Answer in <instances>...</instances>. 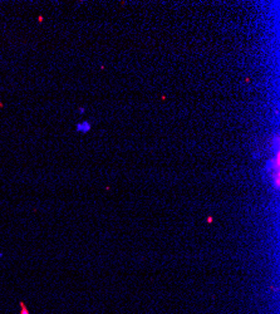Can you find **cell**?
Instances as JSON below:
<instances>
[{
  "mask_svg": "<svg viewBox=\"0 0 280 314\" xmlns=\"http://www.w3.org/2000/svg\"><path fill=\"white\" fill-rule=\"evenodd\" d=\"M20 314H30L29 310L26 309V307L24 303H20Z\"/></svg>",
  "mask_w": 280,
  "mask_h": 314,
  "instance_id": "cell-2",
  "label": "cell"
},
{
  "mask_svg": "<svg viewBox=\"0 0 280 314\" xmlns=\"http://www.w3.org/2000/svg\"><path fill=\"white\" fill-rule=\"evenodd\" d=\"M0 258H3V251H1V250H0Z\"/></svg>",
  "mask_w": 280,
  "mask_h": 314,
  "instance_id": "cell-4",
  "label": "cell"
},
{
  "mask_svg": "<svg viewBox=\"0 0 280 314\" xmlns=\"http://www.w3.org/2000/svg\"><path fill=\"white\" fill-rule=\"evenodd\" d=\"M91 128H92V125L89 123L88 121L79 122V123H77V126H76V131L78 132V133H82V135L88 133V132L91 131Z\"/></svg>",
  "mask_w": 280,
  "mask_h": 314,
  "instance_id": "cell-1",
  "label": "cell"
},
{
  "mask_svg": "<svg viewBox=\"0 0 280 314\" xmlns=\"http://www.w3.org/2000/svg\"><path fill=\"white\" fill-rule=\"evenodd\" d=\"M78 111H79V113L82 114V113H84V112H86V108H84V107H81V108H79Z\"/></svg>",
  "mask_w": 280,
  "mask_h": 314,
  "instance_id": "cell-3",
  "label": "cell"
}]
</instances>
